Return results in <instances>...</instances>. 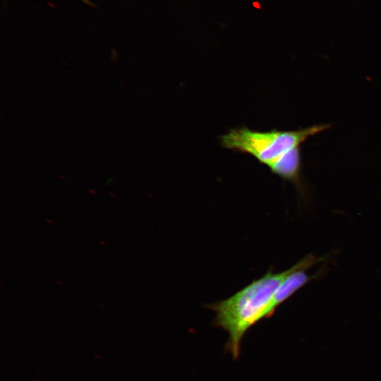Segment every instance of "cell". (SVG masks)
Segmentation results:
<instances>
[{
  "instance_id": "6da1fadb",
  "label": "cell",
  "mask_w": 381,
  "mask_h": 381,
  "mask_svg": "<svg viewBox=\"0 0 381 381\" xmlns=\"http://www.w3.org/2000/svg\"><path fill=\"white\" fill-rule=\"evenodd\" d=\"M325 260L308 254L283 272L276 273L271 268L260 278L252 281L228 298L206 306L215 313L214 325L228 333L226 349L233 358H238L241 341L248 330L274 313L272 301L282 282L295 270L309 269Z\"/></svg>"
},
{
  "instance_id": "7a4b0ae2",
  "label": "cell",
  "mask_w": 381,
  "mask_h": 381,
  "mask_svg": "<svg viewBox=\"0 0 381 381\" xmlns=\"http://www.w3.org/2000/svg\"><path fill=\"white\" fill-rule=\"evenodd\" d=\"M330 123L315 124L292 131H253L242 126L221 135L223 147L248 154L270 171L294 183L304 193L301 179V146L310 138L331 128Z\"/></svg>"
},
{
  "instance_id": "3957f363",
  "label": "cell",
  "mask_w": 381,
  "mask_h": 381,
  "mask_svg": "<svg viewBox=\"0 0 381 381\" xmlns=\"http://www.w3.org/2000/svg\"><path fill=\"white\" fill-rule=\"evenodd\" d=\"M307 270L308 269H298L291 273L282 282L277 289L272 301V310L274 312L278 306L315 277L308 275L306 273Z\"/></svg>"
},
{
  "instance_id": "277c9868",
  "label": "cell",
  "mask_w": 381,
  "mask_h": 381,
  "mask_svg": "<svg viewBox=\"0 0 381 381\" xmlns=\"http://www.w3.org/2000/svg\"><path fill=\"white\" fill-rule=\"evenodd\" d=\"M82 1L86 5H88L93 8H97V5H95L93 2H92L90 0H82Z\"/></svg>"
},
{
  "instance_id": "5b68a950",
  "label": "cell",
  "mask_w": 381,
  "mask_h": 381,
  "mask_svg": "<svg viewBox=\"0 0 381 381\" xmlns=\"http://www.w3.org/2000/svg\"><path fill=\"white\" fill-rule=\"evenodd\" d=\"M253 6L257 8H259L260 7V5L258 2H254Z\"/></svg>"
}]
</instances>
